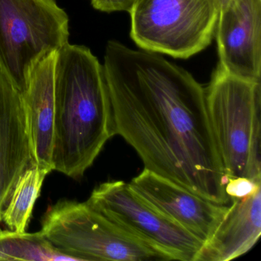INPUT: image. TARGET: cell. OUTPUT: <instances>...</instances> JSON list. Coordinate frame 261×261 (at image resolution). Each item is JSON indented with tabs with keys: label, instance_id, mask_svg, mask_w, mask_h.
Returning a JSON list of instances; mask_svg holds the SVG:
<instances>
[{
	"label": "cell",
	"instance_id": "52a82bcc",
	"mask_svg": "<svg viewBox=\"0 0 261 261\" xmlns=\"http://www.w3.org/2000/svg\"><path fill=\"white\" fill-rule=\"evenodd\" d=\"M85 202L169 260L195 261L202 247L196 237L152 209L123 181L102 183Z\"/></svg>",
	"mask_w": 261,
	"mask_h": 261
},
{
	"label": "cell",
	"instance_id": "2e32d148",
	"mask_svg": "<svg viewBox=\"0 0 261 261\" xmlns=\"http://www.w3.org/2000/svg\"><path fill=\"white\" fill-rule=\"evenodd\" d=\"M95 10L103 13L127 12L130 13L138 0H91Z\"/></svg>",
	"mask_w": 261,
	"mask_h": 261
},
{
	"label": "cell",
	"instance_id": "9a60e30c",
	"mask_svg": "<svg viewBox=\"0 0 261 261\" xmlns=\"http://www.w3.org/2000/svg\"><path fill=\"white\" fill-rule=\"evenodd\" d=\"M260 187L261 183L255 182L247 178H231L227 182L226 192L231 200V198L247 196Z\"/></svg>",
	"mask_w": 261,
	"mask_h": 261
},
{
	"label": "cell",
	"instance_id": "8992f818",
	"mask_svg": "<svg viewBox=\"0 0 261 261\" xmlns=\"http://www.w3.org/2000/svg\"><path fill=\"white\" fill-rule=\"evenodd\" d=\"M219 13L218 0H138L130 37L140 49L187 59L210 45Z\"/></svg>",
	"mask_w": 261,
	"mask_h": 261
},
{
	"label": "cell",
	"instance_id": "6da1fadb",
	"mask_svg": "<svg viewBox=\"0 0 261 261\" xmlns=\"http://www.w3.org/2000/svg\"><path fill=\"white\" fill-rule=\"evenodd\" d=\"M102 65L114 136L146 169L215 204H230L201 84L161 55L117 41L107 44Z\"/></svg>",
	"mask_w": 261,
	"mask_h": 261
},
{
	"label": "cell",
	"instance_id": "277c9868",
	"mask_svg": "<svg viewBox=\"0 0 261 261\" xmlns=\"http://www.w3.org/2000/svg\"><path fill=\"white\" fill-rule=\"evenodd\" d=\"M40 232L58 250L77 260H169L86 202L58 201L44 215Z\"/></svg>",
	"mask_w": 261,
	"mask_h": 261
},
{
	"label": "cell",
	"instance_id": "7a4b0ae2",
	"mask_svg": "<svg viewBox=\"0 0 261 261\" xmlns=\"http://www.w3.org/2000/svg\"><path fill=\"white\" fill-rule=\"evenodd\" d=\"M113 137L103 65L89 48L68 42L55 71L53 170L81 178Z\"/></svg>",
	"mask_w": 261,
	"mask_h": 261
},
{
	"label": "cell",
	"instance_id": "3957f363",
	"mask_svg": "<svg viewBox=\"0 0 261 261\" xmlns=\"http://www.w3.org/2000/svg\"><path fill=\"white\" fill-rule=\"evenodd\" d=\"M205 92L212 133L229 179L261 183V85L218 65Z\"/></svg>",
	"mask_w": 261,
	"mask_h": 261
},
{
	"label": "cell",
	"instance_id": "ba28073f",
	"mask_svg": "<svg viewBox=\"0 0 261 261\" xmlns=\"http://www.w3.org/2000/svg\"><path fill=\"white\" fill-rule=\"evenodd\" d=\"M131 190L152 209L181 226L204 244L228 209L144 168L128 183Z\"/></svg>",
	"mask_w": 261,
	"mask_h": 261
},
{
	"label": "cell",
	"instance_id": "30bf717a",
	"mask_svg": "<svg viewBox=\"0 0 261 261\" xmlns=\"http://www.w3.org/2000/svg\"><path fill=\"white\" fill-rule=\"evenodd\" d=\"M34 164L23 95L0 66V223L18 180Z\"/></svg>",
	"mask_w": 261,
	"mask_h": 261
},
{
	"label": "cell",
	"instance_id": "9c48e42d",
	"mask_svg": "<svg viewBox=\"0 0 261 261\" xmlns=\"http://www.w3.org/2000/svg\"><path fill=\"white\" fill-rule=\"evenodd\" d=\"M219 64L227 73L261 80V0H235L221 10L215 33Z\"/></svg>",
	"mask_w": 261,
	"mask_h": 261
},
{
	"label": "cell",
	"instance_id": "8fae6325",
	"mask_svg": "<svg viewBox=\"0 0 261 261\" xmlns=\"http://www.w3.org/2000/svg\"><path fill=\"white\" fill-rule=\"evenodd\" d=\"M261 234V187L231 198L228 209L195 261H228L245 254Z\"/></svg>",
	"mask_w": 261,
	"mask_h": 261
},
{
	"label": "cell",
	"instance_id": "7c38bea8",
	"mask_svg": "<svg viewBox=\"0 0 261 261\" xmlns=\"http://www.w3.org/2000/svg\"><path fill=\"white\" fill-rule=\"evenodd\" d=\"M56 59L57 51H53L35 65L22 94L35 164L50 172L53 170Z\"/></svg>",
	"mask_w": 261,
	"mask_h": 261
},
{
	"label": "cell",
	"instance_id": "5b68a950",
	"mask_svg": "<svg viewBox=\"0 0 261 261\" xmlns=\"http://www.w3.org/2000/svg\"><path fill=\"white\" fill-rule=\"evenodd\" d=\"M68 39L69 19L56 0H0V66L22 94L35 65Z\"/></svg>",
	"mask_w": 261,
	"mask_h": 261
},
{
	"label": "cell",
	"instance_id": "4fadbf2b",
	"mask_svg": "<svg viewBox=\"0 0 261 261\" xmlns=\"http://www.w3.org/2000/svg\"><path fill=\"white\" fill-rule=\"evenodd\" d=\"M49 172L48 169L34 164L21 175L3 214V222L10 230L27 232L35 203Z\"/></svg>",
	"mask_w": 261,
	"mask_h": 261
},
{
	"label": "cell",
	"instance_id": "e0dca14e",
	"mask_svg": "<svg viewBox=\"0 0 261 261\" xmlns=\"http://www.w3.org/2000/svg\"><path fill=\"white\" fill-rule=\"evenodd\" d=\"M218 5H219L220 11L224 10L226 7H228L232 3L234 2L235 0H218Z\"/></svg>",
	"mask_w": 261,
	"mask_h": 261
},
{
	"label": "cell",
	"instance_id": "5bb4252c",
	"mask_svg": "<svg viewBox=\"0 0 261 261\" xmlns=\"http://www.w3.org/2000/svg\"><path fill=\"white\" fill-rule=\"evenodd\" d=\"M0 260H77L58 250L40 231L0 230Z\"/></svg>",
	"mask_w": 261,
	"mask_h": 261
}]
</instances>
